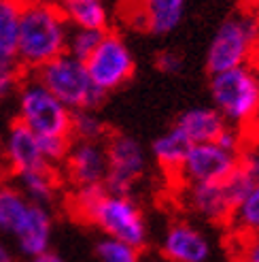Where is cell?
<instances>
[{"instance_id": "cell-1", "label": "cell", "mask_w": 259, "mask_h": 262, "mask_svg": "<svg viewBox=\"0 0 259 262\" xmlns=\"http://www.w3.org/2000/svg\"><path fill=\"white\" fill-rule=\"evenodd\" d=\"M72 213L96 226L102 237L123 241L142 250L149 243V226L140 205L125 194H111L105 186L76 188L70 199Z\"/></svg>"}, {"instance_id": "cell-2", "label": "cell", "mask_w": 259, "mask_h": 262, "mask_svg": "<svg viewBox=\"0 0 259 262\" xmlns=\"http://www.w3.org/2000/svg\"><path fill=\"white\" fill-rule=\"evenodd\" d=\"M70 26L56 0H23L17 34V67L36 73L47 62L66 54Z\"/></svg>"}, {"instance_id": "cell-3", "label": "cell", "mask_w": 259, "mask_h": 262, "mask_svg": "<svg viewBox=\"0 0 259 262\" xmlns=\"http://www.w3.org/2000/svg\"><path fill=\"white\" fill-rule=\"evenodd\" d=\"M213 109L231 128H242L259 117V71L253 64L211 75Z\"/></svg>"}, {"instance_id": "cell-4", "label": "cell", "mask_w": 259, "mask_h": 262, "mask_svg": "<svg viewBox=\"0 0 259 262\" xmlns=\"http://www.w3.org/2000/svg\"><path fill=\"white\" fill-rule=\"evenodd\" d=\"M34 77L72 113L96 111L107 98V94H102L92 83L85 64L68 54L47 62L34 73Z\"/></svg>"}, {"instance_id": "cell-5", "label": "cell", "mask_w": 259, "mask_h": 262, "mask_svg": "<svg viewBox=\"0 0 259 262\" xmlns=\"http://www.w3.org/2000/svg\"><path fill=\"white\" fill-rule=\"evenodd\" d=\"M259 47V26L257 19L247 13L225 17L215 30L209 49H206V71L217 75L236 67L251 64L255 51Z\"/></svg>"}, {"instance_id": "cell-6", "label": "cell", "mask_w": 259, "mask_h": 262, "mask_svg": "<svg viewBox=\"0 0 259 262\" xmlns=\"http://www.w3.org/2000/svg\"><path fill=\"white\" fill-rule=\"evenodd\" d=\"M15 96H17L15 122L25 126L38 139H47V137L70 139L72 111L64 107L34 75L21 79Z\"/></svg>"}, {"instance_id": "cell-7", "label": "cell", "mask_w": 259, "mask_h": 262, "mask_svg": "<svg viewBox=\"0 0 259 262\" xmlns=\"http://www.w3.org/2000/svg\"><path fill=\"white\" fill-rule=\"evenodd\" d=\"M83 64L92 83L107 96L132 79L136 69L134 54L125 43V38L119 36L117 32H109V30L102 34L94 54Z\"/></svg>"}, {"instance_id": "cell-8", "label": "cell", "mask_w": 259, "mask_h": 262, "mask_svg": "<svg viewBox=\"0 0 259 262\" xmlns=\"http://www.w3.org/2000/svg\"><path fill=\"white\" fill-rule=\"evenodd\" d=\"M105 149H107L105 190L111 194L132 196L136 183L147 173V154L142 149L140 141L123 133H113L105 139Z\"/></svg>"}, {"instance_id": "cell-9", "label": "cell", "mask_w": 259, "mask_h": 262, "mask_svg": "<svg viewBox=\"0 0 259 262\" xmlns=\"http://www.w3.org/2000/svg\"><path fill=\"white\" fill-rule=\"evenodd\" d=\"M240 166V154L227 151L217 143L191 145L183 164L178 168V179L185 186L193 183H223Z\"/></svg>"}, {"instance_id": "cell-10", "label": "cell", "mask_w": 259, "mask_h": 262, "mask_svg": "<svg viewBox=\"0 0 259 262\" xmlns=\"http://www.w3.org/2000/svg\"><path fill=\"white\" fill-rule=\"evenodd\" d=\"M68 181L74 188L105 186L107 179V149L105 141H72L62 162Z\"/></svg>"}, {"instance_id": "cell-11", "label": "cell", "mask_w": 259, "mask_h": 262, "mask_svg": "<svg viewBox=\"0 0 259 262\" xmlns=\"http://www.w3.org/2000/svg\"><path fill=\"white\" fill-rule=\"evenodd\" d=\"M183 203L193 215L213 224H229L234 215V201L223 183H193L185 186Z\"/></svg>"}, {"instance_id": "cell-12", "label": "cell", "mask_w": 259, "mask_h": 262, "mask_svg": "<svg viewBox=\"0 0 259 262\" xmlns=\"http://www.w3.org/2000/svg\"><path fill=\"white\" fill-rule=\"evenodd\" d=\"M162 258L166 262H206L211 258V241L198 226L174 222L164 232Z\"/></svg>"}, {"instance_id": "cell-13", "label": "cell", "mask_w": 259, "mask_h": 262, "mask_svg": "<svg viewBox=\"0 0 259 262\" xmlns=\"http://www.w3.org/2000/svg\"><path fill=\"white\" fill-rule=\"evenodd\" d=\"M3 156L15 177L23 173L41 171V168H49V164L43 158L41 145H38V137L32 135L19 122H13L9 126L7 135L3 139Z\"/></svg>"}, {"instance_id": "cell-14", "label": "cell", "mask_w": 259, "mask_h": 262, "mask_svg": "<svg viewBox=\"0 0 259 262\" xmlns=\"http://www.w3.org/2000/svg\"><path fill=\"white\" fill-rule=\"evenodd\" d=\"M11 239L15 241L17 252L25 260L49 252L51 239H54V215H51L49 207L30 203L28 211H25Z\"/></svg>"}, {"instance_id": "cell-15", "label": "cell", "mask_w": 259, "mask_h": 262, "mask_svg": "<svg viewBox=\"0 0 259 262\" xmlns=\"http://www.w3.org/2000/svg\"><path fill=\"white\" fill-rule=\"evenodd\" d=\"M136 28L153 36H166L183 24L187 0H134Z\"/></svg>"}, {"instance_id": "cell-16", "label": "cell", "mask_w": 259, "mask_h": 262, "mask_svg": "<svg viewBox=\"0 0 259 262\" xmlns=\"http://www.w3.org/2000/svg\"><path fill=\"white\" fill-rule=\"evenodd\" d=\"M174 126L185 135L191 145L213 143L227 128L225 120L213 107H191L176 117Z\"/></svg>"}, {"instance_id": "cell-17", "label": "cell", "mask_w": 259, "mask_h": 262, "mask_svg": "<svg viewBox=\"0 0 259 262\" xmlns=\"http://www.w3.org/2000/svg\"><path fill=\"white\" fill-rule=\"evenodd\" d=\"M56 5L70 28L109 30V9L105 0H56Z\"/></svg>"}, {"instance_id": "cell-18", "label": "cell", "mask_w": 259, "mask_h": 262, "mask_svg": "<svg viewBox=\"0 0 259 262\" xmlns=\"http://www.w3.org/2000/svg\"><path fill=\"white\" fill-rule=\"evenodd\" d=\"M191 147V143L185 139V135L180 133L176 126L170 130H166L160 137H155L151 143V156L164 171L168 173H178L180 164H183L185 156Z\"/></svg>"}, {"instance_id": "cell-19", "label": "cell", "mask_w": 259, "mask_h": 262, "mask_svg": "<svg viewBox=\"0 0 259 262\" xmlns=\"http://www.w3.org/2000/svg\"><path fill=\"white\" fill-rule=\"evenodd\" d=\"M23 0H0V64L17 67V34Z\"/></svg>"}, {"instance_id": "cell-20", "label": "cell", "mask_w": 259, "mask_h": 262, "mask_svg": "<svg viewBox=\"0 0 259 262\" xmlns=\"http://www.w3.org/2000/svg\"><path fill=\"white\" fill-rule=\"evenodd\" d=\"M17 190L28 199L32 205H43L49 207L56 201L58 190H60V179L56 175V168H41V171L23 173L17 175Z\"/></svg>"}, {"instance_id": "cell-21", "label": "cell", "mask_w": 259, "mask_h": 262, "mask_svg": "<svg viewBox=\"0 0 259 262\" xmlns=\"http://www.w3.org/2000/svg\"><path fill=\"white\" fill-rule=\"evenodd\" d=\"M30 201L15 186H0V237H13Z\"/></svg>"}, {"instance_id": "cell-22", "label": "cell", "mask_w": 259, "mask_h": 262, "mask_svg": "<svg viewBox=\"0 0 259 262\" xmlns=\"http://www.w3.org/2000/svg\"><path fill=\"white\" fill-rule=\"evenodd\" d=\"M229 224L236 234H259V181H255L249 194L238 203Z\"/></svg>"}, {"instance_id": "cell-23", "label": "cell", "mask_w": 259, "mask_h": 262, "mask_svg": "<svg viewBox=\"0 0 259 262\" xmlns=\"http://www.w3.org/2000/svg\"><path fill=\"white\" fill-rule=\"evenodd\" d=\"M109 137L107 124L100 120L96 111H74L70 122L72 141H105Z\"/></svg>"}, {"instance_id": "cell-24", "label": "cell", "mask_w": 259, "mask_h": 262, "mask_svg": "<svg viewBox=\"0 0 259 262\" xmlns=\"http://www.w3.org/2000/svg\"><path fill=\"white\" fill-rule=\"evenodd\" d=\"M96 258L100 262H142L140 250L127 245L123 241L111 239V237H100L96 241Z\"/></svg>"}, {"instance_id": "cell-25", "label": "cell", "mask_w": 259, "mask_h": 262, "mask_svg": "<svg viewBox=\"0 0 259 262\" xmlns=\"http://www.w3.org/2000/svg\"><path fill=\"white\" fill-rule=\"evenodd\" d=\"M105 32L100 30H81V28H70L68 41H66V54L85 62L89 56L94 54V49L98 47L100 38Z\"/></svg>"}, {"instance_id": "cell-26", "label": "cell", "mask_w": 259, "mask_h": 262, "mask_svg": "<svg viewBox=\"0 0 259 262\" xmlns=\"http://www.w3.org/2000/svg\"><path fill=\"white\" fill-rule=\"evenodd\" d=\"M72 139L68 137H47V139H38V145H41L43 158L49 166H58L66 160V154L70 149Z\"/></svg>"}, {"instance_id": "cell-27", "label": "cell", "mask_w": 259, "mask_h": 262, "mask_svg": "<svg viewBox=\"0 0 259 262\" xmlns=\"http://www.w3.org/2000/svg\"><path fill=\"white\" fill-rule=\"evenodd\" d=\"M234 260L259 262V234H236Z\"/></svg>"}, {"instance_id": "cell-28", "label": "cell", "mask_w": 259, "mask_h": 262, "mask_svg": "<svg viewBox=\"0 0 259 262\" xmlns=\"http://www.w3.org/2000/svg\"><path fill=\"white\" fill-rule=\"evenodd\" d=\"M19 83H21L19 67H3V64H0V102L9 100L15 94Z\"/></svg>"}, {"instance_id": "cell-29", "label": "cell", "mask_w": 259, "mask_h": 262, "mask_svg": "<svg viewBox=\"0 0 259 262\" xmlns=\"http://www.w3.org/2000/svg\"><path fill=\"white\" fill-rule=\"evenodd\" d=\"M155 69L164 75H176L183 71V56L176 49H162L155 56Z\"/></svg>"}, {"instance_id": "cell-30", "label": "cell", "mask_w": 259, "mask_h": 262, "mask_svg": "<svg viewBox=\"0 0 259 262\" xmlns=\"http://www.w3.org/2000/svg\"><path fill=\"white\" fill-rule=\"evenodd\" d=\"M240 166L255 181H259V145L249 147V149H242V154H240Z\"/></svg>"}, {"instance_id": "cell-31", "label": "cell", "mask_w": 259, "mask_h": 262, "mask_svg": "<svg viewBox=\"0 0 259 262\" xmlns=\"http://www.w3.org/2000/svg\"><path fill=\"white\" fill-rule=\"evenodd\" d=\"M25 262H66L64 260L58 252H54V250H49V252H45V254H41V256H34V258H28Z\"/></svg>"}, {"instance_id": "cell-32", "label": "cell", "mask_w": 259, "mask_h": 262, "mask_svg": "<svg viewBox=\"0 0 259 262\" xmlns=\"http://www.w3.org/2000/svg\"><path fill=\"white\" fill-rule=\"evenodd\" d=\"M0 262H15V254L11 252V247L3 237H0Z\"/></svg>"}, {"instance_id": "cell-33", "label": "cell", "mask_w": 259, "mask_h": 262, "mask_svg": "<svg viewBox=\"0 0 259 262\" xmlns=\"http://www.w3.org/2000/svg\"><path fill=\"white\" fill-rule=\"evenodd\" d=\"M153 262H166V260H164V258H162V260H153Z\"/></svg>"}, {"instance_id": "cell-34", "label": "cell", "mask_w": 259, "mask_h": 262, "mask_svg": "<svg viewBox=\"0 0 259 262\" xmlns=\"http://www.w3.org/2000/svg\"><path fill=\"white\" fill-rule=\"evenodd\" d=\"M255 19H257V26H259V13H257V17H255Z\"/></svg>"}, {"instance_id": "cell-35", "label": "cell", "mask_w": 259, "mask_h": 262, "mask_svg": "<svg viewBox=\"0 0 259 262\" xmlns=\"http://www.w3.org/2000/svg\"><path fill=\"white\" fill-rule=\"evenodd\" d=\"M234 262H238V260H234Z\"/></svg>"}]
</instances>
